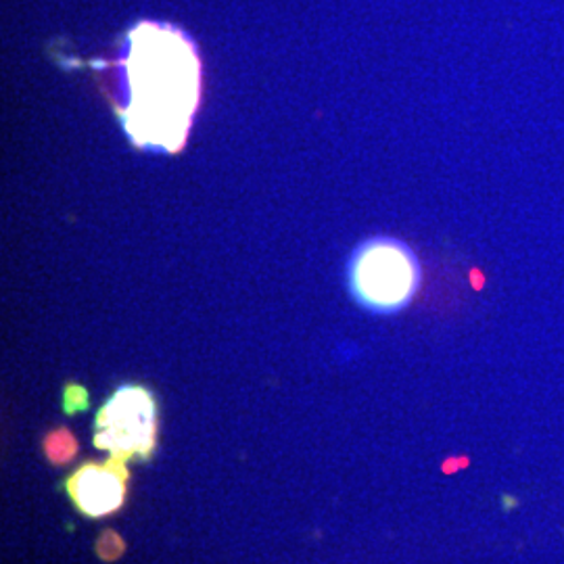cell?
I'll return each mask as SVG.
<instances>
[{"mask_svg": "<svg viewBox=\"0 0 564 564\" xmlns=\"http://www.w3.org/2000/svg\"><path fill=\"white\" fill-rule=\"evenodd\" d=\"M123 101L118 107L128 141L144 151L178 153L202 101V59L181 28L139 21L121 48Z\"/></svg>", "mask_w": 564, "mask_h": 564, "instance_id": "6da1fadb", "label": "cell"}, {"mask_svg": "<svg viewBox=\"0 0 564 564\" xmlns=\"http://www.w3.org/2000/svg\"><path fill=\"white\" fill-rule=\"evenodd\" d=\"M423 281L414 251L398 239L362 242L349 263V289L364 310L398 314L405 310Z\"/></svg>", "mask_w": 564, "mask_h": 564, "instance_id": "7a4b0ae2", "label": "cell"}, {"mask_svg": "<svg viewBox=\"0 0 564 564\" xmlns=\"http://www.w3.org/2000/svg\"><path fill=\"white\" fill-rule=\"evenodd\" d=\"M158 433L160 408L155 393L141 383H123L99 408L93 444L121 463H151L158 449Z\"/></svg>", "mask_w": 564, "mask_h": 564, "instance_id": "3957f363", "label": "cell"}, {"mask_svg": "<svg viewBox=\"0 0 564 564\" xmlns=\"http://www.w3.org/2000/svg\"><path fill=\"white\" fill-rule=\"evenodd\" d=\"M128 464L118 458L84 463L63 484L72 506L84 519H105L120 512L128 498Z\"/></svg>", "mask_w": 564, "mask_h": 564, "instance_id": "277c9868", "label": "cell"}, {"mask_svg": "<svg viewBox=\"0 0 564 564\" xmlns=\"http://www.w3.org/2000/svg\"><path fill=\"white\" fill-rule=\"evenodd\" d=\"M42 454L53 466H67L78 456V440L67 426H55L42 437Z\"/></svg>", "mask_w": 564, "mask_h": 564, "instance_id": "5b68a950", "label": "cell"}, {"mask_svg": "<svg viewBox=\"0 0 564 564\" xmlns=\"http://www.w3.org/2000/svg\"><path fill=\"white\" fill-rule=\"evenodd\" d=\"M95 552L97 556L105 561V563H116L118 558H121L126 554V542L121 540L120 533L113 531V529H105L97 544H95Z\"/></svg>", "mask_w": 564, "mask_h": 564, "instance_id": "8992f818", "label": "cell"}, {"mask_svg": "<svg viewBox=\"0 0 564 564\" xmlns=\"http://www.w3.org/2000/svg\"><path fill=\"white\" fill-rule=\"evenodd\" d=\"M90 408V398L88 391L80 383H67L63 389V410L69 416L82 414Z\"/></svg>", "mask_w": 564, "mask_h": 564, "instance_id": "52a82bcc", "label": "cell"}]
</instances>
